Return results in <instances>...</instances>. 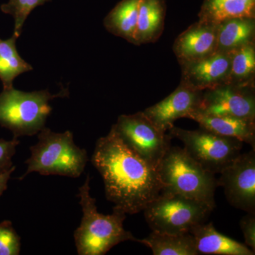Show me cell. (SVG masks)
Returning <instances> with one entry per match:
<instances>
[{"label": "cell", "mask_w": 255, "mask_h": 255, "mask_svg": "<svg viewBox=\"0 0 255 255\" xmlns=\"http://www.w3.org/2000/svg\"><path fill=\"white\" fill-rule=\"evenodd\" d=\"M246 246L255 253V213H248L240 222Z\"/></svg>", "instance_id": "26"}, {"label": "cell", "mask_w": 255, "mask_h": 255, "mask_svg": "<svg viewBox=\"0 0 255 255\" xmlns=\"http://www.w3.org/2000/svg\"><path fill=\"white\" fill-rule=\"evenodd\" d=\"M138 243L148 247L154 255H198L190 233L172 234L152 231Z\"/></svg>", "instance_id": "20"}, {"label": "cell", "mask_w": 255, "mask_h": 255, "mask_svg": "<svg viewBox=\"0 0 255 255\" xmlns=\"http://www.w3.org/2000/svg\"><path fill=\"white\" fill-rule=\"evenodd\" d=\"M38 142L30 147L31 156L25 162L27 169L20 180L32 172L72 178L83 173L88 155L86 150L75 143L73 132H55L45 127L38 132Z\"/></svg>", "instance_id": "3"}, {"label": "cell", "mask_w": 255, "mask_h": 255, "mask_svg": "<svg viewBox=\"0 0 255 255\" xmlns=\"http://www.w3.org/2000/svg\"><path fill=\"white\" fill-rule=\"evenodd\" d=\"M157 169L162 191L199 201L214 211L217 179L191 158L184 148L171 145Z\"/></svg>", "instance_id": "4"}, {"label": "cell", "mask_w": 255, "mask_h": 255, "mask_svg": "<svg viewBox=\"0 0 255 255\" xmlns=\"http://www.w3.org/2000/svg\"><path fill=\"white\" fill-rule=\"evenodd\" d=\"M166 6L164 0H140L133 44L154 43L164 30Z\"/></svg>", "instance_id": "16"}, {"label": "cell", "mask_w": 255, "mask_h": 255, "mask_svg": "<svg viewBox=\"0 0 255 255\" xmlns=\"http://www.w3.org/2000/svg\"><path fill=\"white\" fill-rule=\"evenodd\" d=\"M172 137L181 140L184 150L205 170L220 174L241 154L243 143L234 137L223 136L200 127L189 130L174 127L169 130Z\"/></svg>", "instance_id": "7"}, {"label": "cell", "mask_w": 255, "mask_h": 255, "mask_svg": "<svg viewBox=\"0 0 255 255\" xmlns=\"http://www.w3.org/2000/svg\"><path fill=\"white\" fill-rule=\"evenodd\" d=\"M17 38L14 34L6 40L0 38V80L3 89L13 87L16 77L33 70L31 65L18 54L16 47Z\"/></svg>", "instance_id": "21"}, {"label": "cell", "mask_w": 255, "mask_h": 255, "mask_svg": "<svg viewBox=\"0 0 255 255\" xmlns=\"http://www.w3.org/2000/svg\"><path fill=\"white\" fill-rule=\"evenodd\" d=\"M140 0H122L104 19L110 33L133 44Z\"/></svg>", "instance_id": "19"}, {"label": "cell", "mask_w": 255, "mask_h": 255, "mask_svg": "<svg viewBox=\"0 0 255 255\" xmlns=\"http://www.w3.org/2000/svg\"><path fill=\"white\" fill-rule=\"evenodd\" d=\"M217 25L198 21L174 41L173 51L179 64L201 59L217 51Z\"/></svg>", "instance_id": "13"}, {"label": "cell", "mask_w": 255, "mask_h": 255, "mask_svg": "<svg viewBox=\"0 0 255 255\" xmlns=\"http://www.w3.org/2000/svg\"><path fill=\"white\" fill-rule=\"evenodd\" d=\"M68 88L52 95L48 90L26 92L14 87L0 94V125L12 132L14 137L36 135L44 128L52 112L50 101L68 97Z\"/></svg>", "instance_id": "5"}, {"label": "cell", "mask_w": 255, "mask_h": 255, "mask_svg": "<svg viewBox=\"0 0 255 255\" xmlns=\"http://www.w3.org/2000/svg\"><path fill=\"white\" fill-rule=\"evenodd\" d=\"M19 143V140L16 137H13L11 140L0 139V174L8 172L14 167L12 157L16 153V147Z\"/></svg>", "instance_id": "25"}, {"label": "cell", "mask_w": 255, "mask_h": 255, "mask_svg": "<svg viewBox=\"0 0 255 255\" xmlns=\"http://www.w3.org/2000/svg\"><path fill=\"white\" fill-rule=\"evenodd\" d=\"M217 51L229 53L255 43V18H234L217 25Z\"/></svg>", "instance_id": "18"}, {"label": "cell", "mask_w": 255, "mask_h": 255, "mask_svg": "<svg viewBox=\"0 0 255 255\" xmlns=\"http://www.w3.org/2000/svg\"><path fill=\"white\" fill-rule=\"evenodd\" d=\"M231 67L227 83L255 87V43L229 52Z\"/></svg>", "instance_id": "22"}, {"label": "cell", "mask_w": 255, "mask_h": 255, "mask_svg": "<svg viewBox=\"0 0 255 255\" xmlns=\"http://www.w3.org/2000/svg\"><path fill=\"white\" fill-rule=\"evenodd\" d=\"M15 169H16V167L14 166L8 172L0 174V196H1V194H3V192L7 188V183L9 182L10 177H11V174L13 173Z\"/></svg>", "instance_id": "27"}, {"label": "cell", "mask_w": 255, "mask_h": 255, "mask_svg": "<svg viewBox=\"0 0 255 255\" xmlns=\"http://www.w3.org/2000/svg\"><path fill=\"white\" fill-rule=\"evenodd\" d=\"M90 180L88 175L79 189L83 216L74 233L78 255H104L122 242H137L131 233L124 229L127 214L123 210L114 206L112 214L98 212L96 199L90 195Z\"/></svg>", "instance_id": "2"}, {"label": "cell", "mask_w": 255, "mask_h": 255, "mask_svg": "<svg viewBox=\"0 0 255 255\" xmlns=\"http://www.w3.org/2000/svg\"><path fill=\"white\" fill-rule=\"evenodd\" d=\"M21 251V238L12 223L4 221L0 223V255H18Z\"/></svg>", "instance_id": "24"}, {"label": "cell", "mask_w": 255, "mask_h": 255, "mask_svg": "<svg viewBox=\"0 0 255 255\" xmlns=\"http://www.w3.org/2000/svg\"><path fill=\"white\" fill-rule=\"evenodd\" d=\"M201 95V92L179 84L168 97L142 112L157 128L166 132L174 127L177 119L187 118L191 112L197 110Z\"/></svg>", "instance_id": "12"}, {"label": "cell", "mask_w": 255, "mask_h": 255, "mask_svg": "<svg viewBox=\"0 0 255 255\" xmlns=\"http://www.w3.org/2000/svg\"><path fill=\"white\" fill-rule=\"evenodd\" d=\"M199 255H254L249 247L216 231L213 223H203L189 231Z\"/></svg>", "instance_id": "14"}, {"label": "cell", "mask_w": 255, "mask_h": 255, "mask_svg": "<svg viewBox=\"0 0 255 255\" xmlns=\"http://www.w3.org/2000/svg\"><path fill=\"white\" fill-rule=\"evenodd\" d=\"M52 0H9L7 3L1 5L0 9L3 13L11 15L14 20V35L21 36L23 24L33 9L42 6Z\"/></svg>", "instance_id": "23"}, {"label": "cell", "mask_w": 255, "mask_h": 255, "mask_svg": "<svg viewBox=\"0 0 255 255\" xmlns=\"http://www.w3.org/2000/svg\"><path fill=\"white\" fill-rule=\"evenodd\" d=\"M220 174L217 185L224 189L229 204L255 213V150L241 154Z\"/></svg>", "instance_id": "10"}, {"label": "cell", "mask_w": 255, "mask_h": 255, "mask_svg": "<svg viewBox=\"0 0 255 255\" xmlns=\"http://www.w3.org/2000/svg\"><path fill=\"white\" fill-rule=\"evenodd\" d=\"M210 131L234 137L249 144L255 150V120L231 117L205 115L193 112L187 117Z\"/></svg>", "instance_id": "15"}, {"label": "cell", "mask_w": 255, "mask_h": 255, "mask_svg": "<svg viewBox=\"0 0 255 255\" xmlns=\"http://www.w3.org/2000/svg\"><path fill=\"white\" fill-rule=\"evenodd\" d=\"M255 87L224 83L201 92L197 110L205 115L255 120Z\"/></svg>", "instance_id": "9"}, {"label": "cell", "mask_w": 255, "mask_h": 255, "mask_svg": "<svg viewBox=\"0 0 255 255\" xmlns=\"http://www.w3.org/2000/svg\"><path fill=\"white\" fill-rule=\"evenodd\" d=\"M234 18H255V0H204L199 21L218 25Z\"/></svg>", "instance_id": "17"}, {"label": "cell", "mask_w": 255, "mask_h": 255, "mask_svg": "<svg viewBox=\"0 0 255 255\" xmlns=\"http://www.w3.org/2000/svg\"><path fill=\"white\" fill-rule=\"evenodd\" d=\"M213 210L189 198L162 192L143 210L147 224L159 233H189L191 228L205 223Z\"/></svg>", "instance_id": "6"}, {"label": "cell", "mask_w": 255, "mask_h": 255, "mask_svg": "<svg viewBox=\"0 0 255 255\" xmlns=\"http://www.w3.org/2000/svg\"><path fill=\"white\" fill-rule=\"evenodd\" d=\"M181 85L202 92L227 83L231 67L229 53L216 51L201 59L181 64Z\"/></svg>", "instance_id": "11"}, {"label": "cell", "mask_w": 255, "mask_h": 255, "mask_svg": "<svg viewBox=\"0 0 255 255\" xmlns=\"http://www.w3.org/2000/svg\"><path fill=\"white\" fill-rule=\"evenodd\" d=\"M112 128L126 145L156 169L171 147L170 135L157 128L142 112L121 115Z\"/></svg>", "instance_id": "8"}, {"label": "cell", "mask_w": 255, "mask_h": 255, "mask_svg": "<svg viewBox=\"0 0 255 255\" xmlns=\"http://www.w3.org/2000/svg\"><path fill=\"white\" fill-rule=\"evenodd\" d=\"M92 163L103 179L107 199L126 214L143 211L162 192L157 169L126 145L112 128L97 140Z\"/></svg>", "instance_id": "1"}]
</instances>
